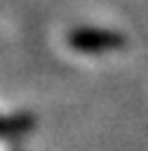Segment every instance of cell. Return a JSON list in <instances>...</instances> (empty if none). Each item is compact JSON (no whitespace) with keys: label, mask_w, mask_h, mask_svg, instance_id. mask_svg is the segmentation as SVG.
I'll return each instance as SVG.
<instances>
[{"label":"cell","mask_w":148,"mask_h":151,"mask_svg":"<svg viewBox=\"0 0 148 151\" xmlns=\"http://www.w3.org/2000/svg\"><path fill=\"white\" fill-rule=\"evenodd\" d=\"M73 45H78L82 50H89V47H110V45H115V38L110 33H92V31H87V33H78V38L73 40Z\"/></svg>","instance_id":"obj_1"}]
</instances>
